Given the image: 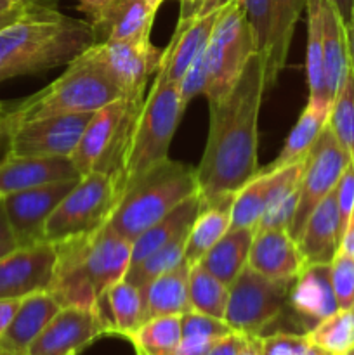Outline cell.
<instances>
[{
	"label": "cell",
	"mask_w": 354,
	"mask_h": 355,
	"mask_svg": "<svg viewBox=\"0 0 354 355\" xmlns=\"http://www.w3.org/2000/svg\"><path fill=\"white\" fill-rule=\"evenodd\" d=\"M201 207H203V196L198 191L193 196L186 198L183 203L177 205L165 217H162L155 224L149 225L144 232H141L132 241L130 267L137 266L139 262L148 259L153 252L162 248L163 245L170 243L172 239H176L177 236L189 231L191 224L198 217Z\"/></svg>",
	"instance_id": "cell-25"
},
{
	"label": "cell",
	"mask_w": 354,
	"mask_h": 355,
	"mask_svg": "<svg viewBox=\"0 0 354 355\" xmlns=\"http://www.w3.org/2000/svg\"><path fill=\"white\" fill-rule=\"evenodd\" d=\"M144 2H148L149 6L153 7V9H156V10H158V7L162 6V3H163V0H144Z\"/></svg>",
	"instance_id": "cell-61"
},
{
	"label": "cell",
	"mask_w": 354,
	"mask_h": 355,
	"mask_svg": "<svg viewBox=\"0 0 354 355\" xmlns=\"http://www.w3.org/2000/svg\"><path fill=\"white\" fill-rule=\"evenodd\" d=\"M330 2L335 6V9L339 10L340 17H342L344 24H349V21L354 16V0H330Z\"/></svg>",
	"instance_id": "cell-53"
},
{
	"label": "cell",
	"mask_w": 354,
	"mask_h": 355,
	"mask_svg": "<svg viewBox=\"0 0 354 355\" xmlns=\"http://www.w3.org/2000/svg\"><path fill=\"white\" fill-rule=\"evenodd\" d=\"M298 196H301V182L278 194L276 200L271 203L264 217L260 218L257 231H267V229H287L288 231L295 217Z\"/></svg>",
	"instance_id": "cell-41"
},
{
	"label": "cell",
	"mask_w": 354,
	"mask_h": 355,
	"mask_svg": "<svg viewBox=\"0 0 354 355\" xmlns=\"http://www.w3.org/2000/svg\"><path fill=\"white\" fill-rule=\"evenodd\" d=\"M94 113L62 114L24 121L12 127L10 156H69L71 158Z\"/></svg>",
	"instance_id": "cell-15"
},
{
	"label": "cell",
	"mask_w": 354,
	"mask_h": 355,
	"mask_svg": "<svg viewBox=\"0 0 354 355\" xmlns=\"http://www.w3.org/2000/svg\"><path fill=\"white\" fill-rule=\"evenodd\" d=\"M94 44L89 21L33 2L23 17L0 30V83L68 66Z\"/></svg>",
	"instance_id": "cell-2"
},
{
	"label": "cell",
	"mask_w": 354,
	"mask_h": 355,
	"mask_svg": "<svg viewBox=\"0 0 354 355\" xmlns=\"http://www.w3.org/2000/svg\"><path fill=\"white\" fill-rule=\"evenodd\" d=\"M337 311L339 304L330 279V263H305L292 283L285 312H290L307 333Z\"/></svg>",
	"instance_id": "cell-17"
},
{
	"label": "cell",
	"mask_w": 354,
	"mask_h": 355,
	"mask_svg": "<svg viewBox=\"0 0 354 355\" xmlns=\"http://www.w3.org/2000/svg\"><path fill=\"white\" fill-rule=\"evenodd\" d=\"M180 335V315H162L142 322L127 340L137 355H174Z\"/></svg>",
	"instance_id": "cell-34"
},
{
	"label": "cell",
	"mask_w": 354,
	"mask_h": 355,
	"mask_svg": "<svg viewBox=\"0 0 354 355\" xmlns=\"http://www.w3.org/2000/svg\"><path fill=\"white\" fill-rule=\"evenodd\" d=\"M330 111H332V106H323V104L307 101V106L304 107L295 127L288 134L280 155L269 165L259 170L273 172V170L283 168V166L290 165V163L305 158L312 146H314L316 139L319 137L321 130L325 128V125L328 123Z\"/></svg>",
	"instance_id": "cell-31"
},
{
	"label": "cell",
	"mask_w": 354,
	"mask_h": 355,
	"mask_svg": "<svg viewBox=\"0 0 354 355\" xmlns=\"http://www.w3.org/2000/svg\"><path fill=\"white\" fill-rule=\"evenodd\" d=\"M54 246V277L49 291L61 307L99 311L104 293L124 279L130 267L132 241L108 224Z\"/></svg>",
	"instance_id": "cell-3"
},
{
	"label": "cell",
	"mask_w": 354,
	"mask_h": 355,
	"mask_svg": "<svg viewBox=\"0 0 354 355\" xmlns=\"http://www.w3.org/2000/svg\"><path fill=\"white\" fill-rule=\"evenodd\" d=\"M125 111V99L113 101L92 114L90 121L87 123L78 144L71 155L73 165L78 170L80 177L92 172L101 162L106 151L113 142L117 128L120 125L121 116Z\"/></svg>",
	"instance_id": "cell-24"
},
{
	"label": "cell",
	"mask_w": 354,
	"mask_h": 355,
	"mask_svg": "<svg viewBox=\"0 0 354 355\" xmlns=\"http://www.w3.org/2000/svg\"><path fill=\"white\" fill-rule=\"evenodd\" d=\"M253 236H255V229L253 227L229 229L208 250L207 255L200 260V263L212 276L231 286L233 281L238 277L243 267L246 266Z\"/></svg>",
	"instance_id": "cell-30"
},
{
	"label": "cell",
	"mask_w": 354,
	"mask_h": 355,
	"mask_svg": "<svg viewBox=\"0 0 354 355\" xmlns=\"http://www.w3.org/2000/svg\"><path fill=\"white\" fill-rule=\"evenodd\" d=\"M340 250H344L351 257H354V208L351 211V217L347 220L346 227H344L342 239H340Z\"/></svg>",
	"instance_id": "cell-50"
},
{
	"label": "cell",
	"mask_w": 354,
	"mask_h": 355,
	"mask_svg": "<svg viewBox=\"0 0 354 355\" xmlns=\"http://www.w3.org/2000/svg\"><path fill=\"white\" fill-rule=\"evenodd\" d=\"M292 283L269 279L246 263L229 286L226 324L246 336H262L264 329L283 315Z\"/></svg>",
	"instance_id": "cell-9"
},
{
	"label": "cell",
	"mask_w": 354,
	"mask_h": 355,
	"mask_svg": "<svg viewBox=\"0 0 354 355\" xmlns=\"http://www.w3.org/2000/svg\"><path fill=\"white\" fill-rule=\"evenodd\" d=\"M307 338L332 355H344L354 349V307L339 309L309 329Z\"/></svg>",
	"instance_id": "cell-37"
},
{
	"label": "cell",
	"mask_w": 354,
	"mask_h": 355,
	"mask_svg": "<svg viewBox=\"0 0 354 355\" xmlns=\"http://www.w3.org/2000/svg\"><path fill=\"white\" fill-rule=\"evenodd\" d=\"M187 232L177 236L176 239H172L170 243L163 245L162 248L153 252L148 259L139 262L137 266L128 267L124 279H127L128 283H132L135 288H139V291H142L146 290V288H148L156 277H160L162 274L169 272V270H172L174 267L183 263Z\"/></svg>",
	"instance_id": "cell-36"
},
{
	"label": "cell",
	"mask_w": 354,
	"mask_h": 355,
	"mask_svg": "<svg viewBox=\"0 0 354 355\" xmlns=\"http://www.w3.org/2000/svg\"><path fill=\"white\" fill-rule=\"evenodd\" d=\"M259 52L250 55L233 89L210 106V127L203 156L196 166L198 187L205 201L231 198L259 173L260 104L266 78Z\"/></svg>",
	"instance_id": "cell-1"
},
{
	"label": "cell",
	"mask_w": 354,
	"mask_h": 355,
	"mask_svg": "<svg viewBox=\"0 0 354 355\" xmlns=\"http://www.w3.org/2000/svg\"><path fill=\"white\" fill-rule=\"evenodd\" d=\"M226 2H228V0H200V2H198L196 6L189 10V14H187V16H205V14L217 10L219 7Z\"/></svg>",
	"instance_id": "cell-52"
},
{
	"label": "cell",
	"mask_w": 354,
	"mask_h": 355,
	"mask_svg": "<svg viewBox=\"0 0 354 355\" xmlns=\"http://www.w3.org/2000/svg\"><path fill=\"white\" fill-rule=\"evenodd\" d=\"M346 30H347V45H349V62L354 73V16L353 19L349 21V24L346 26Z\"/></svg>",
	"instance_id": "cell-56"
},
{
	"label": "cell",
	"mask_w": 354,
	"mask_h": 355,
	"mask_svg": "<svg viewBox=\"0 0 354 355\" xmlns=\"http://www.w3.org/2000/svg\"><path fill=\"white\" fill-rule=\"evenodd\" d=\"M76 2H78V9L90 19V17L99 14L103 9H106L115 0H76Z\"/></svg>",
	"instance_id": "cell-51"
},
{
	"label": "cell",
	"mask_w": 354,
	"mask_h": 355,
	"mask_svg": "<svg viewBox=\"0 0 354 355\" xmlns=\"http://www.w3.org/2000/svg\"><path fill=\"white\" fill-rule=\"evenodd\" d=\"M307 12V55H305V73H307L309 101L332 106L333 101L328 94L325 76V55H323L321 38V14H319V0L305 2Z\"/></svg>",
	"instance_id": "cell-32"
},
{
	"label": "cell",
	"mask_w": 354,
	"mask_h": 355,
	"mask_svg": "<svg viewBox=\"0 0 354 355\" xmlns=\"http://www.w3.org/2000/svg\"><path fill=\"white\" fill-rule=\"evenodd\" d=\"M124 187L111 173L92 170L62 198L45 222V241L61 243L103 227L113 215Z\"/></svg>",
	"instance_id": "cell-8"
},
{
	"label": "cell",
	"mask_w": 354,
	"mask_h": 355,
	"mask_svg": "<svg viewBox=\"0 0 354 355\" xmlns=\"http://www.w3.org/2000/svg\"><path fill=\"white\" fill-rule=\"evenodd\" d=\"M10 110H12V107H10V104L2 103V101H0V125H2L3 121H6V118L9 116Z\"/></svg>",
	"instance_id": "cell-59"
},
{
	"label": "cell",
	"mask_w": 354,
	"mask_h": 355,
	"mask_svg": "<svg viewBox=\"0 0 354 355\" xmlns=\"http://www.w3.org/2000/svg\"><path fill=\"white\" fill-rule=\"evenodd\" d=\"M78 177L69 156H9L0 165V196Z\"/></svg>",
	"instance_id": "cell-20"
},
{
	"label": "cell",
	"mask_w": 354,
	"mask_h": 355,
	"mask_svg": "<svg viewBox=\"0 0 354 355\" xmlns=\"http://www.w3.org/2000/svg\"><path fill=\"white\" fill-rule=\"evenodd\" d=\"M16 241H3V243H0V257H3L6 255V253H9L10 250H14L16 248Z\"/></svg>",
	"instance_id": "cell-60"
},
{
	"label": "cell",
	"mask_w": 354,
	"mask_h": 355,
	"mask_svg": "<svg viewBox=\"0 0 354 355\" xmlns=\"http://www.w3.org/2000/svg\"><path fill=\"white\" fill-rule=\"evenodd\" d=\"M106 335H113V329L101 311L62 307L42 329L26 355H78Z\"/></svg>",
	"instance_id": "cell-13"
},
{
	"label": "cell",
	"mask_w": 354,
	"mask_h": 355,
	"mask_svg": "<svg viewBox=\"0 0 354 355\" xmlns=\"http://www.w3.org/2000/svg\"><path fill=\"white\" fill-rule=\"evenodd\" d=\"M344 355H354V349H351L349 352H346V354H344Z\"/></svg>",
	"instance_id": "cell-62"
},
{
	"label": "cell",
	"mask_w": 354,
	"mask_h": 355,
	"mask_svg": "<svg viewBox=\"0 0 354 355\" xmlns=\"http://www.w3.org/2000/svg\"><path fill=\"white\" fill-rule=\"evenodd\" d=\"M200 2V0H180V3H183V10H180V17H186L187 14H189V10L193 9L196 3Z\"/></svg>",
	"instance_id": "cell-57"
},
{
	"label": "cell",
	"mask_w": 354,
	"mask_h": 355,
	"mask_svg": "<svg viewBox=\"0 0 354 355\" xmlns=\"http://www.w3.org/2000/svg\"><path fill=\"white\" fill-rule=\"evenodd\" d=\"M198 191L196 168L167 158L125 186L108 225L121 238L134 241Z\"/></svg>",
	"instance_id": "cell-5"
},
{
	"label": "cell",
	"mask_w": 354,
	"mask_h": 355,
	"mask_svg": "<svg viewBox=\"0 0 354 355\" xmlns=\"http://www.w3.org/2000/svg\"><path fill=\"white\" fill-rule=\"evenodd\" d=\"M180 101L186 107L196 96H203L207 85V47L194 58L180 80Z\"/></svg>",
	"instance_id": "cell-43"
},
{
	"label": "cell",
	"mask_w": 354,
	"mask_h": 355,
	"mask_svg": "<svg viewBox=\"0 0 354 355\" xmlns=\"http://www.w3.org/2000/svg\"><path fill=\"white\" fill-rule=\"evenodd\" d=\"M189 269L184 260L169 272L156 277L146 290L141 291L144 302V321L162 315H183L191 311Z\"/></svg>",
	"instance_id": "cell-26"
},
{
	"label": "cell",
	"mask_w": 354,
	"mask_h": 355,
	"mask_svg": "<svg viewBox=\"0 0 354 355\" xmlns=\"http://www.w3.org/2000/svg\"><path fill=\"white\" fill-rule=\"evenodd\" d=\"M255 38L246 17L245 0H228L217 9L207 45V85L203 96L215 103L233 89L250 55Z\"/></svg>",
	"instance_id": "cell-7"
},
{
	"label": "cell",
	"mask_w": 354,
	"mask_h": 355,
	"mask_svg": "<svg viewBox=\"0 0 354 355\" xmlns=\"http://www.w3.org/2000/svg\"><path fill=\"white\" fill-rule=\"evenodd\" d=\"M337 191V205H339V215H340V227H346L347 220L351 217V211L354 208V163L351 162L346 166L344 173L340 175L339 184L335 187Z\"/></svg>",
	"instance_id": "cell-44"
},
{
	"label": "cell",
	"mask_w": 354,
	"mask_h": 355,
	"mask_svg": "<svg viewBox=\"0 0 354 355\" xmlns=\"http://www.w3.org/2000/svg\"><path fill=\"white\" fill-rule=\"evenodd\" d=\"M319 14H321V38L323 55H325V76L326 87L332 101L342 87L346 73L349 69V45H347V30L330 0H319Z\"/></svg>",
	"instance_id": "cell-27"
},
{
	"label": "cell",
	"mask_w": 354,
	"mask_h": 355,
	"mask_svg": "<svg viewBox=\"0 0 354 355\" xmlns=\"http://www.w3.org/2000/svg\"><path fill=\"white\" fill-rule=\"evenodd\" d=\"M271 2H273V30H271L269 49L264 66L266 89L278 82V76L287 66L295 24L301 19L302 10H305L307 0H271Z\"/></svg>",
	"instance_id": "cell-28"
},
{
	"label": "cell",
	"mask_w": 354,
	"mask_h": 355,
	"mask_svg": "<svg viewBox=\"0 0 354 355\" xmlns=\"http://www.w3.org/2000/svg\"><path fill=\"white\" fill-rule=\"evenodd\" d=\"M10 148H12V127L6 118V121L0 125V165L10 156Z\"/></svg>",
	"instance_id": "cell-49"
},
{
	"label": "cell",
	"mask_w": 354,
	"mask_h": 355,
	"mask_svg": "<svg viewBox=\"0 0 354 355\" xmlns=\"http://www.w3.org/2000/svg\"><path fill=\"white\" fill-rule=\"evenodd\" d=\"M246 263L274 281H294L305 266L297 241L287 229H255Z\"/></svg>",
	"instance_id": "cell-19"
},
{
	"label": "cell",
	"mask_w": 354,
	"mask_h": 355,
	"mask_svg": "<svg viewBox=\"0 0 354 355\" xmlns=\"http://www.w3.org/2000/svg\"><path fill=\"white\" fill-rule=\"evenodd\" d=\"M78 180L80 177L58 180L2 196L3 210L17 246H30L45 241V222L58 208L62 198L78 184Z\"/></svg>",
	"instance_id": "cell-12"
},
{
	"label": "cell",
	"mask_w": 354,
	"mask_h": 355,
	"mask_svg": "<svg viewBox=\"0 0 354 355\" xmlns=\"http://www.w3.org/2000/svg\"><path fill=\"white\" fill-rule=\"evenodd\" d=\"M35 0H24V2L17 3L16 7H12V9L9 10H3V12H0V30L6 26H9V24L16 23L19 17H23L24 14L30 10V7L33 6Z\"/></svg>",
	"instance_id": "cell-47"
},
{
	"label": "cell",
	"mask_w": 354,
	"mask_h": 355,
	"mask_svg": "<svg viewBox=\"0 0 354 355\" xmlns=\"http://www.w3.org/2000/svg\"><path fill=\"white\" fill-rule=\"evenodd\" d=\"M21 2H24V0H0V12L12 9V7H16Z\"/></svg>",
	"instance_id": "cell-58"
},
{
	"label": "cell",
	"mask_w": 354,
	"mask_h": 355,
	"mask_svg": "<svg viewBox=\"0 0 354 355\" xmlns=\"http://www.w3.org/2000/svg\"><path fill=\"white\" fill-rule=\"evenodd\" d=\"M305 163H307V156L273 172L259 170V173L250 179L233 198L231 229H257L260 218L264 217L271 203L276 200L278 194L283 193L287 187L301 182L304 177Z\"/></svg>",
	"instance_id": "cell-16"
},
{
	"label": "cell",
	"mask_w": 354,
	"mask_h": 355,
	"mask_svg": "<svg viewBox=\"0 0 354 355\" xmlns=\"http://www.w3.org/2000/svg\"><path fill=\"white\" fill-rule=\"evenodd\" d=\"M3 241H14L12 231H10L9 220H7L6 210H3V205L0 201V243Z\"/></svg>",
	"instance_id": "cell-55"
},
{
	"label": "cell",
	"mask_w": 354,
	"mask_h": 355,
	"mask_svg": "<svg viewBox=\"0 0 354 355\" xmlns=\"http://www.w3.org/2000/svg\"><path fill=\"white\" fill-rule=\"evenodd\" d=\"M101 305L110 309V324L113 335L127 338L144 322V302L141 291L127 279H120L104 293Z\"/></svg>",
	"instance_id": "cell-33"
},
{
	"label": "cell",
	"mask_w": 354,
	"mask_h": 355,
	"mask_svg": "<svg viewBox=\"0 0 354 355\" xmlns=\"http://www.w3.org/2000/svg\"><path fill=\"white\" fill-rule=\"evenodd\" d=\"M0 201H2V196H0Z\"/></svg>",
	"instance_id": "cell-63"
},
{
	"label": "cell",
	"mask_w": 354,
	"mask_h": 355,
	"mask_svg": "<svg viewBox=\"0 0 354 355\" xmlns=\"http://www.w3.org/2000/svg\"><path fill=\"white\" fill-rule=\"evenodd\" d=\"M262 350V336H248L245 345L236 355H260Z\"/></svg>",
	"instance_id": "cell-54"
},
{
	"label": "cell",
	"mask_w": 354,
	"mask_h": 355,
	"mask_svg": "<svg viewBox=\"0 0 354 355\" xmlns=\"http://www.w3.org/2000/svg\"><path fill=\"white\" fill-rule=\"evenodd\" d=\"M245 7L246 17H248L253 38H255L257 52L266 61L271 30H273V2L271 0H245Z\"/></svg>",
	"instance_id": "cell-42"
},
{
	"label": "cell",
	"mask_w": 354,
	"mask_h": 355,
	"mask_svg": "<svg viewBox=\"0 0 354 355\" xmlns=\"http://www.w3.org/2000/svg\"><path fill=\"white\" fill-rule=\"evenodd\" d=\"M186 107L180 101L179 83L155 78L121 156L117 179L125 189L139 173L169 158V148Z\"/></svg>",
	"instance_id": "cell-6"
},
{
	"label": "cell",
	"mask_w": 354,
	"mask_h": 355,
	"mask_svg": "<svg viewBox=\"0 0 354 355\" xmlns=\"http://www.w3.org/2000/svg\"><path fill=\"white\" fill-rule=\"evenodd\" d=\"M54 266L56 246L49 241L10 250L0 257V300H23L49 291Z\"/></svg>",
	"instance_id": "cell-14"
},
{
	"label": "cell",
	"mask_w": 354,
	"mask_h": 355,
	"mask_svg": "<svg viewBox=\"0 0 354 355\" xmlns=\"http://www.w3.org/2000/svg\"><path fill=\"white\" fill-rule=\"evenodd\" d=\"M233 198L235 196L219 201L203 200V207L187 232L184 260L189 266L200 262L208 250L231 229Z\"/></svg>",
	"instance_id": "cell-29"
},
{
	"label": "cell",
	"mask_w": 354,
	"mask_h": 355,
	"mask_svg": "<svg viewBox=\"0 0 354 355\" xmlns=\"http://www.w3.org/2000/svg\"><path fill=\"white\" fill-rule=\"evenodd\" d=\"M120 97L121 90L113 76L85 51L73 59L54 82L16 103L7 121L10 127H16L40 118L96 113Z\"/></svg>",
	"instance_id": "cell-4"
},
{
	"label": "cell",
	"mask_w": 354,
	"mask_h": 355,
	"mask_svg": "<svg viewBox=\"0 0 354 355\" xmlns=\"http://www.w3.org/2000/svg\"><path fill=\"white\" fill-rule=\"evenodd\" d=\"M260 355H332L314 345L305 333L278 331L262 336Z\"/></svg>",
	"instance_id": "cell-39"
},
{
	"label": "cell",
	"mask_w": 354,
	"mask_h": 355,
	"mask_svg": "<svg viewBox=\"0 0 354 355\" xmlns=\"http://www.w3.org/2000/svg\"><path fill=\"white\" fill-rule=\"evenodd\" d=\"M155 14L144 0H115L89 23L96 42H148Z\"/></svg>",
	"instance_id": "cell-21"
},
{
	"label": "cell",
	"mask_w": 354,
	"mask_h": 355,
	"mask_svg": "<svg viewBox=\"0 0 354 355\" xmlns=\"http://www.w3.org/2000/svg\"><path fill=\"white\" fill-rule=\"evenodd\" d=\"M23 300H0V335L7 329Z\"/></svg>",
	"instance_id": "cell-48"
},
{
	"label": "cell",
	"mask_w": 354,
	"mask_h": 355,
	"mask_svg": "<svg viewBox=\"0 0 354 355\" xmlns=\"http://www.w3.org/2000/svg\"><path fill=\"white\" fill-rule=\"evenodd\" d=\"M246 340H248V336L243 335V333L231 331L229 335L219 338L205 355H236L245 345Z\"/></svg>",
	"instance_id": "cell-46"
},
{
	"label": "cell",
	"mask_w": 354,
	"mask_h": 355,
	"mask_svg": "<svg viewBox=\"0 0 354 355\" xmlns=\"http://www.w3.org/2000/svg\"><path fill=\"white\" fill-rule=\"evenodd\" d=\"M61 309L51 291L23 298L10 324L0 335V355H26L31 343Z\"/></svg>",
	"instance_id": "cell-22"
},
{
	"label": "cell",
	"mask_w": 354,
	"mask_h": 355,
	"mask_svg": "<svg viewBox=\"0 0 354 355\" xmlns=\"http://www.w3.org/2000/svg\"><path fill=\"white\" fill-rule=\"evenodd\" d=\"M87 52L113 76L127 99H144L149 76L158 71L163 55L151 40L96 42Z\"/></svg>",
	"instance_id": "cell-11"
},
{
	"label": "cell",
	"mask_w": 354,
	"mask_h": 355,
	"mask_svg": "<svg viewBox=\"0 0 354 355\" xmlns=\"http://www.w3.org/2000/svg\"><path fill=\"white\" fill-rule=\"evenodd\" d=\"M330 279L339 309L354 307V257L339 248L330 263Z\"/></svg>",
	"instance_id": "cell-40"
},
{
	"label": "cell",
	"mask_w": 354,
	"mask_h": 355,
	"mask_svg": "<svg viewBox=\"0 0 354 355\" xmlns=\"http://www.w3.org/2000/svg\"><path fill=\"white\" fill-rule=\"evenodd\" d=\"M215 16H217V10L205 16L180 17L169 45L163 49L156 78L162 82L180 83L194 58L208 45Z\"/></svg>",
	"instance_id": "cell-18"
},
{
	"label": "cell",
	"mask_w": 354,
	"mask_h": 355,
	"mask_svg": "<svg viewBox=\"0 0 354 355\" xmlns=\"http://www.w3.org/2000/svg\"><path fill=\"white\" fill-rule=\"evenodd\" d=\"M351 162L353 159H351L349 153L344 149L330 125L326 123L307 155L297 210H295V217L288 229L295 241L301 238L309 215L335 189L340 175Z\"/></svg>",
	"instance_id": "cell-10"
},
{
	"label": "cell",
	"mask_w": 354,
	"mask_h": 355,
	"mask_svg": "<svg viewBox=\"0 0 354 355\" xmlns=\"http://www.w3.org/2000/svg\"><path fill=\"white\" fill-rule=\"evenodd\" d=\"M229 300V286L212 276L200 262L189 269V302L191 309L200 314L224 321Z\"/></svg>",
	"instance_id": "cell-35"
},
{
	"label": "cell",
	"mask_w": 354,
	"mask_h": 355,
	"mask_svg": "<svg viewBox=\"0 0 354 355\" xmlns=\"http://www.w3.org/2000/svg\"><path fill=\"white\" fill-rule=\"evenodd\" d=\"M217 340L196 335H180L179 347L174 355H205Z\"/></svg>",
	"instance_id": "cell-45"
},
{
	"label": "cell",
	"mask_w": 354,
	"mask_h": 355,
	"mask_svg": "<svg viewBox=\"0 0 354 355\" xmlns=\"http://www.w3.org/2000/svg\"><path fill=\"white\" fill-rule=\"evenodd\" d=\"M340 239L342 227L337 191L333 189L309 215L297 245L305 263H332L340 248Z\"/></svg>",
	"instance_id": "cell-23"
},
{
	"label": "cell",
	"mask_w": 354,
	"mask_h": 355,
	"mask_svg": "<svg viewBox=\"0 0 354 355\" xmlns=\"http://www.w3.org/2000/svg\"><path fill=\"white\" fill-rule=\"evenodd\" d=\"M328 125L354 163V73L351 62L342 87L333 99Z\"/></svg>",
	"instance_id": "cell-38"
}]
</instances>
